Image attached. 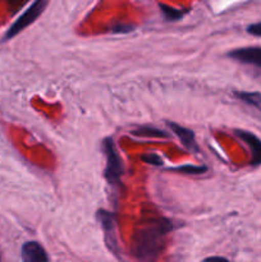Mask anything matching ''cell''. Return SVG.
<instances>
[{
    "mask_svg": "<svg viewBox=\"0 0 261 262\" xmlns=\"http://www.w3.org/2000/svg\"><path fill=\"white\" fill-rule=\"evenodd\" d=\"M173 229L169 220H160L153 223L147 228L141 230L136 241V255L140 260L148 261L156 257L163 247L164 237Z\"/></svg>",
    "mask_w": 261,
    "mask_h": 262,
    "instance_id": "cell-1",
    "label": "cell"
},
{
    "mask_svg": "<svg viewBox=\"0 0 261 262\" xmlns=\"http://www.w3.org/2000/svg\"><path fill=\"white\" fill-rule=\"evenodd\" d=\"M102 150H104L105 158H106L105 178L110 186H118L122 181L124 166H123L122 158H120L112 137H107L102 141Z\"/></svg>",
    "mask_w": 261,
    "mask_h": 262,
    "instance_id": "cell-2",
    "label": "cell"
},
{
    "mask_svg": "<svg viewBox=\"0 0 261 262\" xmlns=\"http://www.w3.org/2000/svg\"><path fill=\"white\" fill-rule=\"evenodd\" d=\"M49 0H35V2L31 4V7L10 26V28L8 30L7 35H5V40H10L14 36H17L18 33L22 32L25 28H27L28 26L32 25L41 14L45 10L46 5H48Z\"/></svg>",
    "mask_w": 261,
    "mask_h": 262,
    "instance_id": "cell-3",
    "label": "cell"
},
{
    "mask_svg": "<svg viewBox=\"0 0 261 262\" xmlns=\"http://www.w3.org/2000/svg\"><path fill=\"white\" fill-rule=\"evenodd\" d=\"M229 58L240 61V63L251 64V66L261 68V48L260 46H251V48H241L230 51Z\"/></svg>",
    "mask_w": 261,
    "mask_h": 262,
    "instance_id": "cell-4",
    "label": "cell"
},
{
    "mask_svg": "<svg viewBox=\"0 0 261 262\" xmlns=\"http://www.w3.org/2000/svg\"><path fill=\"white\" fill-rule=\"evenodd\" d=\"M237 137H240L251 150V164L255 166L261 165V140L248 130H235Z\"/></svg>",
    "mask_w": 261,
    "mask_h": 262,
    "instance_id": "cell-5",
    "label": "cell"
},
{
    "mask_svg": "<svg viewBox=\"0 0 261 262\" xmlns=\"http://www.w3.org/2000/svg\"><path fill=\"white\" fill-rule=\"evenodd\" d=\"M22 262H49V256L45 248L35 241L26 242L20 250Z\"/></svg>",
    "mask_w": 261,
    "mask_h": 262,
    "instance_id": "cell-6",
    "label": "cell"
},
{
    "mask_svg": "<svg viewBox=\"0 0 261 262\" xmlns=\"http://www.w3.org/2000/svg\"><path fill=\"white\" fill-rule=\"evenodd\" d=\"M166 124L170 128L171 132L179 138L181 143L187 148V150L192 151V152H197V151H199V145H197L196 136H194L193 130L188 129V128L186 127H182V125L177 124V123L174 122H168Z\"/></svg>",
    "mask_w": 261,
    "mask_h": 262,
    "instance_id": "cell-7",
    "label": "cell"
},
{
    "mask_svg": "<svg viewBox=\"0 0 261 262\" xmlns=\"http://www.w3.org/2000/svg\"><path fill=\"white\" fill-rule=\"evenodd\" d=\"M97 216H99V222L101 223V227L104 229L106 239L109 242V247L112 250H115L117 247V239H115V220L112 212L106 211V210H99L97 211Z\"/></svg>",
    "mask_w": 261,
    "mask_h": 262,
    "instance_id": "cell-8",
    "label": "cell"
},
{
    "mask_svg": "<svg viewBox=\"0 0 261 262\" xmlns=\"http://www.w3.org/2000/svg\"><path fill=\"white\" fill-rule=\"evenodd\" d=\"M234 96L245 104L261 109V94L260 92H248V91H235Z\"/></svg>",
    "mask_w": 261,
    "mask_h": 262,
    "instance_id": "cell-9",
    "label": "cell"
},
{
    "mask_svg": "<svg viewBox=\"0 0 261 262\" xmlns=\"http://www.w3.org/2000/svg\"><path fill=\"white\" fill-rule=\"evenodd\" d=\"M132 135L146 138H169L168 133L154 127H141L138 129L132 130Z\"/></svg>",
    "mask_w": 261,
    "mask_h": 262,
    "instance_id": "cell-10",
    "label": "cell"
},
{
    "mask_svg": "<svg viewBox=\"0 0 261 262\" xmlns=\"http://www.w3.org/2000/svg\"><path fill=\"white\" fill-rule=\"evenodd\" d=\"M160 10L166 20H179L183 17L184 13H186L184 10L176 9V8H171L165 4H160Z\"/></svg>",
    "mask_w": 261,
    "mask_h": 262,
    "instance_id": "cell-11",
    "label": "cell"
},
{
    "mask_svg": "<svg viewBox=\"0 0 261 262\" xmlns=\"http://www.w3.org/2000/svg\"><path fill=\"white\" fill-rule=\"evenodd\" d=\"M174 170H177L178 173H183V174H189V176H200V174H204L206 173L207 168L206 166H202V165H182L176 168Z\"/></svg>",
    "mask_w": 261,
    "mask_h": 262,
    "instance_id": "cell-12",
    "label": "cell"
},
{
    "mask_svg": "<svg viewBox=\"0 0 261 262\" xmlns=\"http://www.w3.org/2000/svg\"><path fill=\"white\" fill-rule=\"evenodd\" d=\"M141 160L146 164H150L153 166H160L163 165V159L161 156H159L158 154H145V155L141 156Z\"/></svg>",
    "mask_w": 261,
    "mask_h": 262,
    "instance_id": "cell-13",
    "label": "cell"
},
{
    "mask_svg": "<svg viewBox=\"0 0 261 262\" xmlns=\"http://www.w3.org/2000/svg\"><path fill=\"white\" fill-rule=\"evenodd\" d=\"M247 32L250 33V35L261 37V22L260 23H253V25L248 26Z\"/></svg>",
    "mask_w": 261,
    "mask_h": 262,
    "instance_id": "cell-14",
    "label": "cell"
},
{
    "mask_svg": "<svg viewBox=\"0 0 261 262\" xmlns=\"http://www.w3.org/2000/svg\"><path fill=\"white\" fill-rule=\"evenodd\" d=\"M202 262H230L228 258L222 257V256H211V257L205 258Z\"/></svg>",
    "mask_w": 261,
    "mask_h": 262,
    "instance_id": "cell-15",
    "label": "cell"
},
{
    "mask_svg": "<svg viewBox=\"0 0 261 262\" xmlns=\"http://www.w3.org/2000/svg\"><path fill=\"white\" fill-rule=\"evenodd\" d=\"M132 30V27L130 26H123V25H118L117 27H113V31L117 33H120V32H129V31Z\"/></svg>",
    "mask_w": 261,
    "mask_h": 262,
    "instance_id": "cell-16",
    "label": "cell"
},
{
    "mask_svg": "<svg viewBox=\"0 0 261 262\" xmlns=\"http://www.w3.org/2000/svg\"><path fill=\"white\" fill-rule=\"evenodd\" d=\"M0 262H2V256H0Z\"/></svg>",
    "mask_w": 261,
    "mask_h": 262,
    "instance_id": "cell-17",
    "label": "cell"
}]
</instances>
